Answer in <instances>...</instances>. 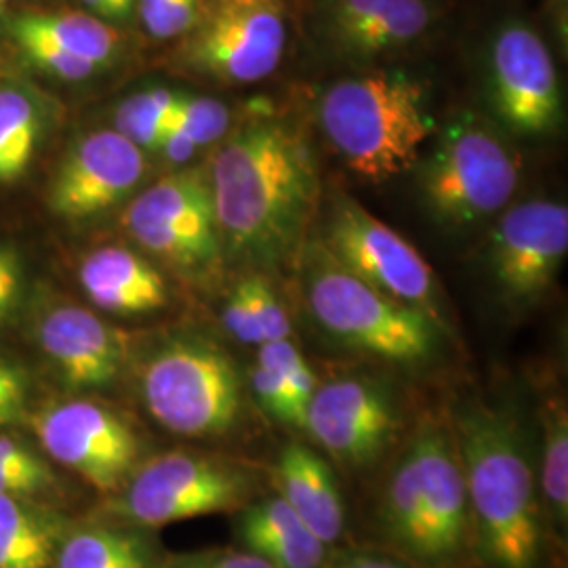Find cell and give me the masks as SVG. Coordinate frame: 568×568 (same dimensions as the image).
I'll list each match as a JSON object with an SVG mask.
<instances>
[{
    "mask_svg": "<svg viewBox=\"0 0 568 568\" xmlns=\"http://www.w3.org/2000/svg\"><path fill=\"white\" fill-rule=\"evenodd\" d=\"M171 124L182 129L196 148H204L224 140L230 131V110L225 103L211 98L182 95Z\"/></svg>",
    "mask_w": 568,
    "mask_h": 568,
    "instance_id": "obj_31",
    "label": "cell"
},
{
    "mask_svg": "<svg viewBox=\"0 0 568 568\" xmlns=\"http://www.w3.org/2000/svg\"><path fill=\"white\" fill-rule=\"evenodd\" d=\"M9 30H11V37L20 44V49L26 53L28 60L37 63L44 72L58 77L61 81H87L98 72L95 63L68 53L55 42L47 41L44 37L32 32V30H26L13 21L9 23Z\"/></svg>",
    "mask_w": 568,
    "mask_h": 568,
    "instance_id": "obj_30",
    "label": "cell"
},
{
    "mask_svg": "<svg viewBox=\"0 0 568 568\" xmlns=\"http://www.w3.org/2000/svg\"><path fill=\"white\" fill-rule=\"evenodd\" d=\"M124 227L164 262L185 270L211 264L222 236L209 173L192 169L154 183L129 204Z\"/></svg>",
    "mask_w": 568,
    "mask_h": 568,
    "instance_id": "obj_13",
    "label": "cell"
},
{
    "mask_svg": "<svg viewBox=\"0 0 568 568\" xmlns=\"http://www.w3.org/2000/svg\"><path fill=\"white\" fill-rule=\"evenodd\" d=\"M568 251L567 204L528 201L499 220L490 244V267L504 300L537 304L556 281Z\"/></svg>",
    "mask_w": 568,
    "mask_h": 568,
    "instance_id": "obj_15",
    "label": "cell"
},
{
    "mask_svg": "<svg viewBox=\"0 0 568 568\" xmlns=\"http://www.w3.org/2000/svg\"><path fill=\"white\" fill-rule=\"evenodd\" d=\"M159 150L166 156V161L183 164L196 154L199 148L183 133L182 129L169 124L166 131H164L163 140L159 143Z\"/></svg>",
    "mask_w": 568,
    "mask_h": 568,
    "instance_id": "obj_39",
    "label": "cell"
},
{
    "mask_svg": "<svg viewBox=\"0 0 568 568\" xmlns=\"http://www.w3.org/2000/svg\"><path fill=\"white\" fill-rule=\"evenodd\" d=\"M199 0H140L143 28L154 39L183 37L196 20Z\"/></svg>",
    "mask_w": 568,
    "mask_h": 568,
    "instance_id": "obj_34",
    "label": "cell"
},
{
    "mask_svg": "<svg viewBox=\"0 0 568 568\" xmlns=\"http://www.w3.org/2000/svg\"><path fill=\"white\" fill-rule=\"evenodd\" d=\"M312 321L333 342L400 368H424L443 356L447 326L345 270L328 251L305 278Z\"/></svg>",
    "mask_w": 568,
    "mask_h": 568,
    "instance_id": "obj_7",
    "label": "cell"
},
{
    "mask_svg": "<svg viewBox=\"0 0 568 568\" xmlns=\"http://www.w3.org/2000/svg\"><path fill=\"white\" fill-rule=\"evenodd\" d=\"M156 568H274L264 558L239 546L194 551H163Z\"/></svg>",
    "mask_w": 568,
    "mask_h": 568,
    "instance_id": "obj_35",
    "label": "cell"
},
{
    "mask_svg": "<svg viewBox=\"0 0 568 568\" xmlns=\"http://www.w3.org/2000/svg\"><path fill=\"white\" fill-rule=\"evenodd\" d=\"M20 265L13 255L0 251V323L13 312L20 297Z\"/></svg>",
    "mask_w": 568,
    "mask_h": 568,
    "instance_id": "obj_38",
    "label": "cell"
},
{
    "mask_svg": "<svg viewBox=\"0 0 568 568\" xmlns=\"http://www.w3.org/2000/svg\"><path fill=\"white\" fill-rule=\"evenodd\" d=\"M26 427L44 455L95 499L114 495L159 448L135 415L93 394L39 403Z\"/></svg>",
    "mask_w": 568,
    "mask_h": 568,
    "instance_id": "obj_8",
    "label": "cell"
},
{
    "mask_svg": "<svg viewBox=\"0 0 568 568\" xmlns=\"http://www.w3.org/2000/svg\"><path fill=\"white\" fill-rule=\"evenodd\" d=\"M318 121L345 164L371 183L408 171L436 129L424 82L403 70L333 82L318 103Z\"/></svg>",
    "mask_w": 568,
    "mask_h": 568,
    "instance_id": "obj_6",
    "label": "cell"
},
{
    "mask_svg": "<svg viewBox=\"0 0 568 568\" xmlns=\"http://www.w3.org/2000/svg\"><path fill=\"white\" fill-rule=\"evenodd\" d=\"M321 568H419L396 551L363 539H352L328 549Z\"/></svg>",
    "mask_w": 568,
    "mask_h": 568,
    "instance_id": "obj_36",
    "label": "cell"
},
{
    "mask_svg": "<svg viewBox=\"0 0 568 568\" xmlns=\"http://www.w3.org/2000/svg\"><path fill=\"white\" fill-rule=\"evenodd\" d=\"M209 182L220 236L234 255L276 264L302 243L318 178L310 145L291 124L251 119L227 131Z\"/></svg>",
    "mask_w": 568,
    "mask_h": 568,
    "instance_id": "obj_3",
    "label": "cell"
},
{
    "mask_svg": "<svg viewBox=\"0 0 568 568\" xmlns=\"http://www.w3.org/2000/svg\"><path fill=\"white\" fill-rule=\"evenodd\" d=\"M222 325L225 333L239 344L255 345V347L264 344L260 326L251 312L243 281L236 284L225 297L224 307H222Z\"/></svg>",
    "mask_w": 568,
    "mask_h": 568,
    "instance_id": "obj_37",
    "label": "cell"
},
{
    "mask_svg": "<svg viewBox=\"0 0 568 568\" xmlns=\"http://www.w3.org/2000/svg\"><path fill=\"white\" fill-rule=\"evenodd\" d=\"M180 98L182 95L161 87L131 95L116 110L114 131H119L129 142L140 145L142 150H159L164 131L173 121Z\"/></svg>",
    "mask_w": 568,
    "mask_h": 568,
    "instance_id": "obj_28",
    "label": "cell"
},
{
    "mask_svg": "<svg viewBox=\"0 0 568 568\" xmlns=\"http://www.w3.org/2000/svg\"><path fill=\"white\" fill-rule=\"evenodd\" d=\"M365 490L363 541L419 568H476L466 476L447 405L417 410L405 440Z\"/></svg>",
    "mask_w": 568,
    "mask_h": 568,
    "instance_id": "obj_2",
    "label": "cell"
},
{
    "mask_svg": "<svg viewBox=\"0 0 568 568\" xmlns=\"http://www.w3.org/2000/svg\"><path fill=\"white\" fill-rule=\"evenodd\" d=\"M419 183L440 224L469 227L509 203L518 185V159L483 122L462 119L427 156Z\"/></svg>",
    "mask_w": 568,
    "mask_h": 568,
    "instance_id": "obj_10",
    "label": "cell"
},
{
    "mask_svg": "<svg viewBox=\"0 0 568 568\" xmlns=\"http://www.w3.org/2000/svg\"><path fill=\"white\" fill-rule=\"evenodd\" d=\"M183 37L185 61L213 81H264L283 61L284 0H199L196 20Z\"/></svg>",
    "mask_w": 568,
    "mask_h": 568,
    "instance_id": "obj_11",
    "label": "cell"
},
{
    "mask_svg": "<svg viewBox=\"0 0 568 568\" xmlns=\"http://www.w3.org/2000/svg\"><path fill=\"white\" fill-rule=\"evenodd\" d=\"M417 417L396 387L368 373L318 382L305 410L302 436L344 480L366 487L400 447Z\"/></svg>",
    "mask_w": 568,
    "mask_h": 568,
    "instance_id": "obj_9",
    "label": "cell"
},
{
    "mask_svg": "<svg viewBox=\"0 0 568 568\" xmlns=\"http://www.w3.org/2000/svg\"><path fill=\"white\" fill-rule=\"evenodd\" d=\"M13 23L32 30L55 42L68 53L91 61L98 68L114 58L121 37L105 21L87 13H53V16H20Z\"/></svg>",
    "mask_w": 568,
    "mask_h": 568,
    "instance_id": "obj_26",
    "label": "cell"
},
{
    "mask_svg": "<svg viewBox=\"0 0 568 568\" xmlns=\"http://www.w3.org/2000/svg\"><path fill=\"white\" fill-rule=\"evenodd\" d=\"M270 490L265 462L230 448H156L114 495L89 511L135 527L159 528L211 514H236Z\"/></svg>",
    "mask_w": 568,
    "mask_h": 568,
    "instance_id": "obj_5",
    "label": "cell"
},
{
    "mask_svg": "<svg viewBox=\"0 0 568 568\" xmlns=\"http://www.w3.org/2000/svg\"><path fill=\"white\" fill-rule=\"evenodd\" d=\"M143 171L140 145L119 131H95L82 138L61 163L49 203L65 220L100 215L142 182Z\"/></svg>",
    "mask_w": 568,
    "mask_h": 568,
    "instance_id": "obj_17",
    "label": "cell"
},
{
    "mask_svg": "<svg viewBox=\"0 0 568 568\" xmlns=\"http://www.w3.org/2000/svg\"><path fill=\"white\" fill-rule=\"evenodd\" d=\"M464 464L476 568H558L539 490L535 427L509 403H448Z\"/></svg>",
    "mask_w": 568,
    "mask_h": 568,
    "instance_id": "obj_1",
    "label": "cell"
},
{
    "mask_svg": "<svg viewBox=\"0 0 568 568\" xmlns=\"http://www.w3.org/2000/svg\"><path fill=\"white\" fill-rule=\"evenodd\" d=\"M232 535L274 568H321L331 549L272 488L232 514Z\"/></svg>",
    "mask_w": 568,
    "mask_h": 568,
    "instance_id": "obj_20",
    "label": "cell"
},
{
    "mask_svg": "<svg viewBox=\"0 0 568 568\" xmlns=\"http://www.w3.org/2000/svg\"><path fill=\"white\" fill-rule=\"evenodd\" d=\"M493 100L520 135L549 133L562 112L556 63L544 39L525 23H508L490 49Z\"/></svg>",
    "mask_w": 568,
    "mask_h": 568,
    "instance_id": "obj_16",
    "label": "cell"
},
{
    "mask_svg": "<svg viewBox=\"0 0 568 568\" xmlns=\"http://www.w3.org/2000/svg\"><path fill=\"white\" fill-rule=\"evenodd\" d=\"M0 493L77 511L82 493L89 490L44 455L28 427H2Z\"/></svg>",
    "mask_w": 568,
    "mask_h": 568,
    "instance_id": "obj_24",
    "label": "cell"
},
{
    "mask_svg": "<svg viewBox=\"0 0 568 568\" xmlns=\"http://www.w3.org/2000/svg\"><path fill=\"white\" fill-rule=\"evenodd\" d=\"M79 514L0 493V568H53Z\"/></svg>",
    "mask_w": 568,
    "mask_h": 568,
    "instance_id": "obj_23",
    "label": "cell"
},
{
    "mask_svg": "<svg viewBox=\"0 0 568 568\" xmlns=\"http://www.w3.org/2000/svg\"><path fill=\"white\" fill-rule=\"evenodd\" d=\"M34 408L30 373L18 363L0 356V429L26 427Z\"/></svg>",
    "mask_w": 568,
    "mask_h": 568,
    "instance_id": "obj_32",
    "label": "cell"
},
{
    "mask_svg": "<svg viewBox=\"0 0 568 568\" xmlns=\"http://www.w3.org/2000/svg\"><path fill=\"white\" fill-rule=\"evenodd\" d=\"M163 551L156 530L84 509L68 528L53 568H156Z\"/></svg>",
    "mask_w": 568,
    "mask_h": 568,
    "instance_id": "obj_22",
    "label": "cell"
},
{
    "mask_svg": "<svg viewBox=\"0 0 568 568\" xmlns=\"http://www.w3.org/2000/svg\"><path fill=\"white\" fill-rule=\"evenodd\" d=\"M429 0H328L326 32L352 58L405 49L432 26Z\"/></svg>",
    "mask_w": 568,
    "mask_h": 568,
    "instance_id": "obj_19",
    "label": "cell"
},
{
    "mask_svg": "<svg viewBox=\"0 0 568 568\" xmlns=\"http://www.w3.org/2000/svg\"><path fill=\"white\" fill-rule=\"evenodd\" d=\"M34 342L65 394H103L126 379L133 342L121 328L79 304L47 307Z\"/></svg>",
    "mask_w": 568,
    "mask_h": 568,
    "instance_id": "obj_14",
    "label": "cell"
},
{
    "mask_svg": "<svg viewBox=\"0 0 568 568\" xmlns=\"http://www.w3.org/2000/svg\"><path fill=\"white\" fill-rule=\"evenodd\" d=\"M328 253L377 291L424 310L445 325L436 276L413 244L354 201L335 204ZM447 326V325H445Z\"/></svg>",
    "mask_w": 568,
    "mask_h": 568,
    "instance_id": "obj_12",
    "label": "cell"
},
{
    "mask_svg": "<svg viewBox=\"0 0 568 568\" xmlns=\"http://www.w3.org/2000/svg\"><path fill=\"white\" fill-rule=\"evenodd\" d=\"M243 283L246 295H248L251 312L255 316V323L260 326L264 344L291 339L293 337V325L288 321V314L284 310L281 297L276 295L274 286L257 274L244 278Z\"/></svg>",
    "mask_w": 568,
    "mask_h": 568,
    "instance_id": "obj_33",
    "label": "cell"
},
{
    "mask_svg": "<svg viewBox=\"0 0 568 568\" xmlns=\"http://www.w3.org/2000/svg\"><path fill=\"white\" fill-rule=\"evenodd\" d=\"M535 453L544 511L551 541L565 554L568 537V413L560 396H548L537 410Z\"/></svg>",
    "mask_w": 568,
    "mask_h": 568,
    "instance_id": "obj_25",
    "label": "cell"
},
{
    "mask_svg": "<svg viewBox=\"0 0 568 568\" xmlns=\"http://www.w3.org/2000/svg\"><path fill=\"white\" fill-rule=\"evenodd\" d=\"M41 133L34 102L20 89H0V183L20 180L32 161Z\"/></svg>",
    "mask_w": 568,
    "mask_h": 568,
    "instance_id": "obj_27",
    "label": "cell"
},
{
    "mask_svg": "<svg viewBox=\"0 0 568 568\" xmlns=\"http://www.w3.org/2000/svg\"><path fill=\"white\" fill-rule=\"evenodd\" d=\"M79 281L100 312L122 318L148 316L169 304L163 274L129 248L105 246L84 257Z\"/></svg>",
    "mask_w": 568,
    "mask_h": 568,
    "instance_id": "obj_21",
    "label": "cell"
},
{
    "mask_svg": "<svg viewBox=\"0 0 568 568\" xmlns=\"http://www.w3.org/2000/svg\"><path fill=\"white\" fill-rule=\"evenodd\" d=\"M145 419L166 436L204 447L244 450L251 438L246 375L224 345L201 333H175L133 356Z\"/></svg>",
    "mask_w": 568,
    "mask_h": 568,
    "instance_id": "obj_4",
    "label": "cell"
},
{
    "mask_svg": "<svg viewBox=\"0 0 568 568\" xmlns=\"http://www.w3.org/2000/svg\"><path fill=\"white\" fill-rule=\"evenodd\" d=\"M265 467L270 488L283 497L326 548L352 541L344 478L318 448L295 434L274 448Z\"/></svg>",
    "mask_w": 568,
    "mask_h": 568,
    "instance_id": "obj_18",
    "label": "cell"
},
{
    "mask_svg": "<svg viewBox=\"0 0 568 568\" xmlns=\"http://www.w3.org/2000/svg\"><path fill=\"white\" fill-rule=\"evenodd\" d=\"M255 363L267 366L283 379L284 387L291 396V403L295 406L297 415L302 417V422H305V410L314 389L318 386V377L312 371V366L307 365L300 347L293 344V339L267 342L257 347Z\"/></svg>",
    "mask_w": 568,
    "mask_h": 568,
    "instance_id": "obj_29",
    "label": "cell"
},
{
    "mask_svg": "<svg viewBox=\"0 0 568 568\" xmlns=\"http://www.w3.org/2000/svg\"><path fill=\"white\" fill-rule=\"evenodd\" d=\"M82 2L103 18H124L133 7V0H82Z\"/></svg>",
    "mask_w": 568,
    "mask_h": 568,
    "instance_id": "obj_40",
    "label": "cell"
},
{
    "mask_svg": "<svg viewBox=\"0 0 568 568\" xmlns=\"http://www.w3.org/2000/svg\"><path fill=\"white\" fill-rule=\"evenodd\" d=\"M2 2H4V0H0V9H2Z\"/></svg>",
    "mask_w": 568,
    "mask_h": 568,
    "instance_id": "obj_41",
    "label": "cell"
}]
</instances>
